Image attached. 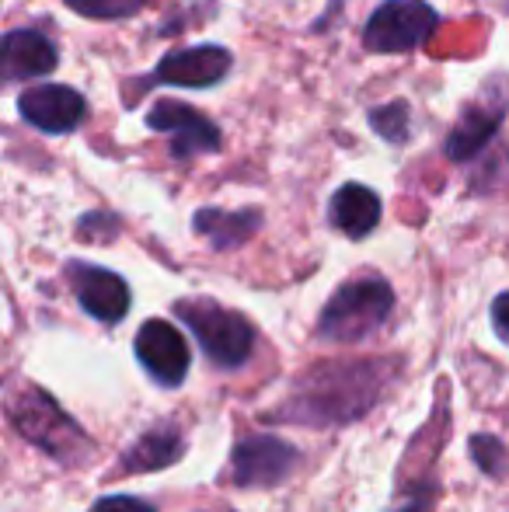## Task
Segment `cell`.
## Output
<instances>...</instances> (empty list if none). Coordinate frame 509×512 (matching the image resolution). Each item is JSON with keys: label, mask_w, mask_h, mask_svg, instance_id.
I'll return each instance as SVG.
<instances>
[{"label": "cell", "mask_w": 509, "mask_h": 512, "mask_svg": "<svg viewBox=\"0 0 509 512\" xmlns=\"http://www.w3.org/2000/svg\"><path fill=\"white\" fill-rule=\"evenodd\" d=\"M384 363H328L297 380L290 401L276 411L283 422L342 425L360 418L384 387Z\"/></svg>", "instance_id": "1"}, {"label": "cell", "mask_w": 509, "mask_h": 512, "mask_svg": "<svg viewBox=\"0 0 509 512\" xmlns=\"http://www.w3.org/2000/svg\"><path fill=\"white\" fill-rule=\"evenodd\" d=\"M7 418H11V425L28 443H35L46 457L60 460L67 467L81 464L84 457L95 453L88 432L56 405L42 387L28 384V380L7 387Z\"/></svg>", "instance_id": "2"}, {"label": "cell", "mask_w": 509, "mask_h": 512, "mask_svg": "<svg viewBox=\"0 0 509 512\" xmlns=\"http://www.w3.org/2000/svg\"><path fill=\"white\" fill-rule=\"evenodd\" d=\"M394 310V293L384 279L363 276L349 279L346 286L335 290V297L328 300L321 310L318 335L325 342H363L391 317Z\"/></svg>", "instance_id": "3"}, {"label": "cell", "mask_w": 509, "mask_h": 512, "mask_svg": "<svg viewBox=\"0 0 509 512\" xmlns=\"http://www.w3.org/2000/svg\"><path fill=\"white\" fill-rule=\"evenodd\" d=\"M175 314L182 317L192 328V335L199 338L206 359L213 366H224V370H238L248 363L255 349V328L248 317H241L238 310H227L213 300H178Z\"/></svg>", "instance_id": "4"}, {"label": "cell", "mask_w": 509, "mask_h": 512, "mask_svg": "<svg viewBox=\"0 0 509 512\" xmlns=\"http://www.w3.org/2000/svg\"><path fill=\"white\" fill-rule=\"evenodd\" d=\"M440 25V14L426 0H384L363 25V46L370 53H412Z\"/></svg>", "instance_id": "5"}, {"label": "cell", "mask_w": 509, "mask_h": 512, "mask_svg": "<svg viewBox=\"0 0 509 512\" xmlns=\"http://www.w3.org/2000/svg\"><path fill=\"white\" fill-rule=\"evenodd\" d=\"M147 126L154 133L171 136V157H178V161L217 154L220 143H224L217 122H210L199 108L178 102V98H161V102L150 105Z\"/></svg>", "instance_id": "6"}, {"label": "cell", "mask_w": 509, "mask_h": 512, "mask_svg": "<svg viewBox=\"0 0 509 512\" xmlns=\"http://www.w3.org/2000/svg\"><path fill=\"white\" fill-rule=\"evenodd\" d=\"M234 485L272 488L286 481L300 464V450L279 436H245L234 446Z\"/></svg>", "instance_id": "7"}, {"label": "cell", "mask_w": 509, "mask_h": 512, "mask_svg": "<svg viewBox=\"0 0 509 512\" xmlns=\"http://www.w3.org/2000/svg\"><path fill=\"white\" fill-rule=\"evenodd\" d=\"M133 349H136V359L143 363V370L161 387H178L192 366V352H189L185 335L175 324L161 321V317H150L147 324H140Z\"/></svg>", "instance_id": "8"}, {"label": "cell", "mask_w": 509, "mask_h": 512, "mask_svg": "<svg viewBox=\"0 0 509 512\" xmlns=\"http://www.w3.org/2000/svg\"><path fill=\"white\" fill-rule=\"evenodd\" d=\"M67 279L77 304L95 321L116 324L129 314V286L123 276L88 262H67Z\"/></svg>", "instance_id": "9"}, {"label": "cell", "mask_w": 509, "mask_h": 512, "mask_svg": "<svg viewBox=\"0 0 509 512\" xmlns=\"http://www.w3.org/2000/svg\"><path fill=\"white\" fill-rule=\"evenodd\" d=\"M18 112L28 126L42 129V133H74L88 115V102L81 91L67 88V84H42V88H28L18 95Z\"/></svg>", "instance_id": "10"}, {"label": "cell", "mask_w": 509, "mask_h": 512, "mask_svg": "<svg viewBox=\"0 0 509 512\" xmlns=\"http://www.w3.org/2000/svg\"><path fill=\"white\" fill-rule=\"evenodd\" d=\"M234 67V56L224 46H192L168 53L147 84H171V88H213Z\"/></svg>", "instance_id": "11"}, {"label": "cell", "mask_w": 509, "mask_h": 512, "mask_svg": "<svg viewBox=\"0 0 509 512\" xmlns=\"http://www.w3.org/2000/svg\"><path fill=\"white\" fill-rule=\"evenodd\" d=\"M0 53H4V81H32V77L53 74L56 63H60V49L53 39H46L35 28H11L0 42Z\"/></svg>", "instance_id": "12"}, {"label": "cell", "mask_w": 509, "mask_h": 512, "mask_svg": "<svg viewBox=\"0 0 509 512\" xmlns=\"http://www.w3.org/2000/svg\"><path fill=\"white\" fill-rule=\"evenodd\" d=\"M503 105H468L457 119V126L450 129L447 143H443V154L450 161H471L475 154H482L492 143V136L503 126Z\"/></svg>", "instance_id": "13"}, {"label": "cell", "mask_w": 509, "mask_h": 512, "mask_svg": "<svg viewBox=\"0 0 509 512\" xmlns=\"http://www.w3.org/2000/svg\"><path fill=\"white\" fill-rule=\"evenodd\" d=\"M328 220H332L335 230H342L346 237L360 241V237L374 234V227L381 223V199H377V192L367 189V185L349 182L332 196Z\"/></svg>", "instance_id": "14"}, {"label": "cell", "mask_w": 509, "mask_h": 512, "mask_svg": "<svg viewBox=\"0 0 509 512\" xmlns=\"http://www.w3.org/2000/svg\"><path fill=\"white\" fill-rule=\"evenodd\" d=\"M185 457V436L178 425H154L150 432H143L133 446L123 453V474H147V471H164L175 460Z\"/></svg>", "instance_id": "15"}, {"label": "cell", "mask_w": 509, "mask_h": 512, "mask_svg": "<svg viewBox=\"0 0 509 512\" xmlns=\"http://www.w3.org/2000/svg\"><path fill=\"white\" fill-rule=\"evenodd\" d=\"M258 223H262V213H258V209H238V213L199 209L192 227H196L217 251H231V248H241V244L255 234Z\"/></svg>", "instance_id": "16"}, {"label": "cell", "mask_w": 509, "mask_h": 512, "mask_svg": "<svg viewBox=\"0 0 509 512\" xmlns=\"http://www.w3.org/2000/svg\"><path fill=\"white\" fill-rule=\"evenodd\" d=\"M370 129L377 136H384L394 147H405L408 136H412V115H408V102H387L377 105L370 112Z\"/></svg>", "instance_id": "17"}, {"label": "cell", "mask_w": 509, "mask_h": 512, "mask_svg": "<svg viewBox=\"0 0 509 512\" xmlns=\"http://www.w3.org/2000/svg\"><path fill=\"white\" fill-rule=\"evenodd\" d=\"M74 14H84V18L95 21H123L140 14L150 0H63Z\"/></svg>", "instance_id": "18"}, {"label": "cell", "mask_w": 509, "mask_h": 512, "mask_svg": "<svg viewBox=\"0 0 509 512\" xmlns=\"http://www.w3.org/2000/svg\"><path fill=\"white\" fill-rule=\"evenodd\" d=\"M471 457H475V464L482 467L489 478H503L509 471V450L496 436H489V432H478V436L471 439Z\"/></svg>", "instance_id": "19"}, {"label": "cell", "mask_w": 509, "mask_h": 512, "mask_svg": "<svg viewBox=\"0 0 509 512\" xmlns=\"http://www.w3.org/2000/svg\"><path fill=\"white\" fill-rule=\"evenodd\" d=\"M81 237H91V241H109V237L119 234V220L109 213H91L81 220V230H77Z\"/></svg>", "instance_id": "20"}, {"label": "cell", "mask_w": 509, "mask_h": 512, "mask_svg": "<svg viewBox=\"0 0 509 512\" xmlns=\"http://www.w3.org/2000/svg\"><path fill=\"white\" fill-rule=\"evenodd\" d=\"M95 512H154V506L143 499H129V495H109L98 502Z\"/></svg>", "instance_id": "21"}, {"label": "cell", "mask_w": 509, "mask_h": 512, "mask_svg": "<svg viewBox=\"0 0 509 512\" xmlns=\"http://www.w3.org/2000/svg\"><path fill=\"white\" fill-rule=\"evenodd\" d=\"M492 324H496V335L509 345V293L496 297V304H492Z\"/></svg>", "instance_id": "22"}]
</instances>
